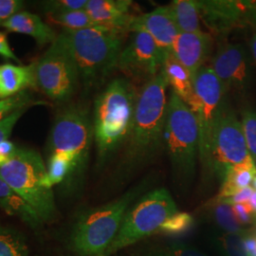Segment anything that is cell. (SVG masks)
I'll list each match as a JSON object with an SVG mask.
<instances>
[{
	"label": "cell",
	"instance_id": "6da1fadb",
	"mask_svg": "<svg viewBox=\"0 0 256 256\" xmlns=\"http://www.w3.org/2000/svg\"><path fill=\"white\" fill-rule=\"evenodd\" d=\"M167 88L164 75L160 72L138 90L134 118L122 147L117 170L122 178L152 162L165 149Z\"/></svg>",
	"mask_w": 256,
	"mask_h": 256
},
{
	"label": "cell",
	"instance_id": "7a4b0ae2",
	"mask_svg": "<svg viewBox=\"0 0 256 256\" xmlns=\"http://www.w3.org/2000/svg\"><path fill=\"white\" fill-rule=\"evenodd\" d=\"M138 94L134 82L118 77L108 84L94 102L92 122L98 168L124 146L134 118Z\"/></svg>",
	"mask_w": 256,
	"mask_h": 256
},
{
	"label": "cell",
	"instance_id": "3957f363",
	"mask_svg": "<svg viewBox=\"0 0 256 256\" xmlns=\"http://www.w3.org/2000/svg\"><path fill=\"white\" fill-rule=\"evenodd\" d=\"M66 41L86 90L102 86L117 68L126 32L108 28L63 30Z\"/></svg>",
	"mask_w": 256,
	"mask_h": 256
},
{
	"label": "cell",
	"instance_id": "277c9868",
	"mask_svg": "<svg viewBox=\"0 0 256 256\" xmlns=\"http://www.w3.org/2000/svg\"><path fill=\"white\" fill-rule=\"evenodd\" d=\"M93 140V122L84 106L68 104L57 111L46 142V155L57 154L68 160L70 174L62 187L66 192L74 191L81 182Z\"/></svg>",
	"mask_w": 256,
	"mask_h": 256
},
{
	"label": "cell",
	"instance_id": "5b68a950",
	"mask_svg": "<svg viewBox=\"0 0 256 256\" xmlns=\"http://www.w3.org/2000/svg\"><path fill=\"white\" fill-rule=\"evenodd\" d=\"M147 188L144 180L119 198L82 212L70 236V248L76 256H104L119 232L130 206Z\"/></svg>",
	"mask_w": 256,
	"mask_h": 256
},
{
	"label": "cell",
	"instance_id": "8992f818",
	"mask_svg": "<svg viewBox=\"0 0 256 256\" xmlns=\"http://www.w3.org/2000/svg\"><path fill=\"white\" fill-rule=\"evenodd\" d=\"M0 178L34 209L44 223L54 220V187L45 162L36 150L18 147L9 162L0 167Z\"/></svg>",
	"mask_w": 256,
	"mask_h": 256
},
{
	"label": "cell",
	"instance_id": "52a82bcc",
	"mask_svg": "<svg viewBox=\"0 0 256 256\" xmlns=\"http://www.w3.org/2000/svg\"><path fill=\"white\" fill-rule=\"evenodd\" d=\"M164 146L176 178L189 182L200 158V129L189 106L173 92L167 106Z\"/></svg>",
	"mask_w": 256,
	"mask_h": 256
},
{
	"label": "cell",
	"instance_id": "ba28073f",
	"mask_svg": "<svg viewBox=\"0 0 256 256\" xmlns=\"http://www.w3.org/2000/svg\"><path fill=\"white\" fill-rule=\"evenodd\" d=\"M32 64L34 88L60 104L74 97L81 84L80 76L62 32Z\"/></svg>",
	"mask_w": 256,
	"mask_h": 256
},
{
	"label": "cell",
	"instance_id": "9c48e42d",
	"mask_svg": "<svg viewBox=\"0 0 256 256\" xmlns=\"http://www.w3.org/2000/svg\"><path fill=\"white\" fill-rule=\"evenodd\" d=\"M176 212H178V207L166 189H156L142 196L128 209L117 236L104 256H111L120 250L155 234Z\"/></svg>",
	"mask_w": 256,
	"mask_h": 256
},
{
	"label": "cell",
	"instance_id": "30bf717a",
	"mask_svg": "<svg viewBox=\"0 0 256 256\" xmlns=\"http://www.w3.org/2000/svg\"><path fill=\"white\" fill-rule=\"evenodd\" d=\"M227 92L210 66H204L194 77V94L187 104L200 129V160L206 170L210 166L212 140L222 102Z\"/></svg>",
	"mask_w": 256,
	"mask_h": 256
},
{
	"label": "cell",
	"instance_id": "8fae6325",
	"mask_svg": "<svg viewBox=\"0 0 256 256\" xmlns=\"http://www.w3.org/2000/svg\"><path fill=\"white\" fill-rule=\"evenodd\" d=\"M254 162L248 150L241 120L225 98L220 106L212 133L210 169L222 178L230 167Z\"/></svg>",
	"mask_w": 256,
	"mask_h": 256
},
{
	"label": "cell",
	"instance_id": "7c38bea8",
	"mask_svg": "<svg viewBox=\"0 0 256 256\" xmlns=\"http://www.w3.org/2000/svg\"><path fill=\"white\" fill-rule=\"evenodd\" d=\"M119 56L117 68L132 82H146L162 72L165 55L146 32H132Z\"/></svg>",
	"mask_w": 256,
	"mask_h": 256
},
{
	"label": "cell",
	"instance_id": "4fadbf2b",
	"mask_svg": "<svg viewBox=\"0 0 256 256\" xmlns=\"http://www.w3.org/2000/svg\"><path fill=\"white\" fill-rule=\"evenodd\" d=\"M210 68L227 93L230 90H244L250 80V58L242 44L220 43Z\"/></svg>",
	"mask_w": 256,
	"mask_h": 256
},
{
	"label": "cell",
	"instance_id": "5bb4252c",
	"mask_svg": "<svg viewBox=\"0 0 256 256\" xmlns=\"http://www.w3.org/2000/svg\"><path fill=\"white\" fill-rule=\"evenodd\" d=\"M128 32H142L150 36L165 57L172 52L174 41L180 34L168 5L158 7L147 14L134 16Z\"/></svg>",
	"mask_w": 256,
	"mask_h": 256
},
{
	"label": "cell",
	"instance_id": "9a60e30c",
	"mask_svg": "<svg viewBox=\"0 0 256 256\" xmlns=\"http://www.w3.org/2000/svg\"><path fill=\"white\" fill-rule=\"evenodd\" d=\"M212 46V38L204 32L194 34L180 32L174 41L171 54L194 78L210 57Z\"/></svg>",
	"mask_w": 256,
	"mask_h": 256
},
{
	"label": "cell",
	"instance_id": "2e32d148",
	"mask_svg": "<svg viewBox=\"0 0 256 256\" xmlns=\"http://www.w3.org/2000/svg\"><path fill=\"white\" fill-rule=\"evenodd\" d=\"M129 0H88L86 12L95 26L117 30L128 34L133 14Z\"/></svg>",
	"mask_w": 256,
	"mask_h": 256
},
{
	"label": "cell",
	"instance_id": "e0dca14e",
	"mask_svg": "<svg viewBox=\"0 0 256 256\" xmlns=\"http://www.w3.org/2000/svg\"><path fill=\"white\" fill-rule=\"evenodd\" d=\"M203 0L198 1L200 18L212 32L221 34L236 25L243 14L244 2Z\"/></svg>",
	"mask_w": 256,
	"mask_h": 256
},
{
	"label": "cell",
	"instance_id": "ac0fdd59",
	"mask_svg": "<svg viewBox=\"0 0 256 256\" xmlns=\"http://www.w3.org/2000/svg\"><path fill=\"white\" fill-rule=\"evenodd\" d=\"M2 28L12 32H18L32 37L39 46L54 43L58 34L43 19L36 14L20 10L2 24Z\"/></svg>",
	"mask_w": 256,
	"mask_h": 256
},
{
	"label": "cell",
	"instance_id": "d6986e66",
	"mask_svg": "<svg viewBox=\"0 0 256 256\" xmlns=\"http://www.w3.org/2000/svg\"><path fill=\"white\" fill-rule=\"evenodd\" d=\"M0 209L38 232L44 222L34 209L0 178Z\"/></svg>",
	"mask_w": 256,
	"mask_h": 256
},
{
	"label": "cell",
	"instance_id": "ffe728a7",
	"mask_svg": "<svg viewBox=\"0 0 256 256\" xmlns=\"http://www.w3.org/2000/svg\"><path fill=\"white\" fill-rule=\"evenodd\" d=\"M32 88H34V64H0V100L10 98Z\"/></svg>",
	"mask_w": 256,
	"mask_h": 256
},
{
	"label": "cell",
	"instance_id": "44dd1931",
	"mask_svg": "<svg viewBox=\"0 0 256 256\" xmlns=\"http://www.w3.org/2000/svg\"><path fill=\"white\" fill-rule=\"evenodd\" d=\"M162 72L172 92L188 104L194 94V78L190 72L171 54L165 57Z\"/></svg>",
	"mask_w": 256,
	"mask_h": 256
},
{
	"label": "cell",
	"instance_id": "7402d4cb",
	"mask_svg": "<svg viewBox=\"0 0 256 256\" xmlns=\"http://www.w3.org/2000/svg\"><path fill=\"white\" fill-rule=\"evenodd\" d=\"M256 176L254 162L229 168L222 176V185L216 200H226L250 186Z\"/></svg>",
	"mask_w": 256,
	"mask_h": 256
},
{
	"label": "cell",
	"instance_id": "603a6c76",
	"mask_svg": "<svg viewBox=\"0 0 256 256\" xmlns=\"http://www.w3.org/2000/svg\"><path fill=\"white\" fill-rule=\"evenodd\" d=\"M169 10L180 32H202L200 12L198 0H174Z\"/></svg>",
	"mask_w": 256,
	"mask_h": 256
},
{
	"label": "cell",
	"instance_id": "cb8c5ba5",
	"mask_svg": "<svg viewBox=\"0 0 256 256\" xmlns=\"http://www.w3.org/2000/svg\"><path fill=\"white\" fill-rule=\"evenodd\" d=\"M0 256H28L26 239L16 230L0 224Z\"/></svg>",
	"mask_w": 256,
	"mask_h": 256
},
{
	"label": "cell",
	"instance_id": "d4e9b609",
	"mask_svg": "<svg viewBox=\"0 0 256 256\" xmlns=\"http://www.w3.org/2000/svg\"><path fill=\"white\" fill-rule=\"evenodd\" d=\"M46 16L50 22L61 26L63 30H79L88 28L95 27V24L92 22L86 10H72L63 14H50Z\"/></svg>",
	"mask_w": 256,
	"mask_h": 256
},
{
	"label": "cell",
	"instance_id": "484cf974",
	"mask_svg": "<svg viewBox=\"0 0 256 256\" xmlns=\"http://www.w3.org/2000/svg\"><path fill=\"white\" fill-rule=\"evenodd\" d=\"M38 104H46V102L36 100L30 90H24L10 98L0 100V122L18 110H28Z\"/></svg>",
	"mask_w": 256,
	"mask_h": 256
},
{
	"label": "cell",
	"instance_id": "4316f807",
	"mask_svg": "<svg viewBox=\"0 0 256 256\" xmlns=\"http://www.w3.org/2000/svg\"><path fill=\"white\" fill-rule=\"evenodd\" d=\"M46 171L52 187L61 186L68 182L70 174V164L63 156L57 154L46 155Z\"/></svg>",
	"mask_w": 256,
	"mask_h": 256
},
{
	"label": "cell",
	"instance_id": "83f0119b",
	"mask_svg": "<svg viewBox=\"0 0 256 256\" xmlns=\"http://www.w3.org/2000/svg\"><path fill=\"white\" fill-rule=\"evenodd\" d=\"M212 214L216 223L228 234H240L242 232V226L234 216L232 206L227 202L216 200L212 207Z\"/></svg>",
	"mask_w": 256,
	"mask_h": 256
},
{
	"label": "cell",
	"instance_id": "f1b7e54d",
	"mask_svg": "<svg viewBox=\"0 0 256 256\" xmlns=\"http://www.w3.org/2000/svg\"><path fill=\"white\" fill-rule=\"evenodd\" d=\"M194 226V218L187 212H176L165 221L156 232L167 236H182L190 232Z\"/></svg>",
	"mask_w": 256,
	"mask_h": 256
},
{
	"label": "cell",
	"instance_id": "f546056e",
	"mask_svg": "<svg viewBox=\"0 0 256 256\" xmlns=\"http://www.w3.org/2000/svg\"><path fill=\"white\" fill-rule=\"evenodd\" d=\"M241 124L248 150L254 160L256 158V111L252 108H245L241 113Z\"/></svg>",
	"mask_w": 256,
	"mask_h": 256
},
{
	"label": "cell",
	"instance_id": "4dcf8cb0",
	"mask_svg": "<svg viewBox=\"0 0 256 256\" xmlns=\"http://www.w3.org/2000/svg\"><path fill=\"white\" fill-rule=\"evenodd\" d=\"M88 1V0H48L42 2V7L46 16H50L86 10Z\"/></svg>",
	"mask_w": 256,
	"mask_h": 256
},
{
	"label": "cell",
	"instance_id": "1f68e13d",
	"mask_svg": "<svg viewBox=\"0 0 256 256\" xmlns=\"http://www.w3.org/2000/svg\"><path fill=\"white\" fill-rule=\"evenodd\" d=\"M220 241L227 256H248L244 238L240 234L227 232L221 238Z\"/></svg>",
	"mask_w": 256,
	"mask_h": 256
},
{
	"label": "cell",
	"instance_id": "d6a6232c",
	"mask_svg": "<svg viewBox=\"0 0 256 256\" xmlns=\"http://www.w3.org/2000/svg\"><path fill=\"white\" fill-rule=\"evenodd\" d=\"M24 7L25 4L21 0H0V27Z\"/></svg>",
	"mask_w": 256,
	"mask_h": 256
},
{
	"label": "cell",
	"instance_id": "836d02e7",
	"mask_svg": "<svg viewBox=\"0 0 256 256\" xmlns=\"http://www.w3.org/2000/svg\"><path fill=\"white\" fill-rule=\"evenodd\" d=\"M27 110H18L0 122V142L7 140L9 138L16 124H18V122L25 114Z\"/></svg>",
	"mask_w": 256,
	"mask_h": 256
},
{
	"label": "cell",
	"instance_id": "e575fe53",
	"mask_svg": "<svg viewBox=\"0 0 256 256\" xmlns=\"http://www.w3.org/2000/svg\"><path fill=\"white\" fill-rule=\"evenodd\" d=\"M232 210L234 212L236 218H238V222L241 224V226L252 223L254 218H256L248 202L232 205Z\"/></svg>",
	"mask_w": 256,
	"mask_h": 256
},
{
	"label": "cell",
	"instance_id": "d590c367",
	"mask_svg": "<svg viewBox=\"0 0 256 256\" xmlns=\"http://www.w3.org/2000/svg\"><path fill=\"white\" fill-rule=\"evenodd\" d=\"M18 147L9 140L0 142V167L6 164L16 155Z\"/></svg>",
	"mask_w": 256,
	"mask_h": 256
},
{
	"label": "cell",
	"instance_id": "8d00e7d4",
	"mask_svg": "<svg viewBox=\"0 0 256 256\" xmlns=\"http://www.w3.org/2000/svg\"><path fill=\"white\" fill-rule=\"evenodd\" d=\"M254 192V189L252 186H248L244 189H242L241 191H239L238 194H236L234 196H230L229 198L226 200H224L227 202L230 205H236V204H240V203H247L250 202V196H252V194Z\"/></svg>",
	"mask_w": 256,
	"mask_h": 256
},
{
	"label": "cell",
	"instance_id": "74e56055",
	"mask_svg": "<svg viewBox=\"0 0 256 256\" xmlns=\"http://www.w3.org/2000/svg\"><path fill=\"white\" fill-rule=\"evenodd\" d=\"M0 55L7 60H12L18 63L20 62L18 56L12 52L10 46L7 34L3 32H0Z\"/></svg>",
	"mask_w": 256,
	"mask_h": 256
},
{
	"label": "cell",
	"instance_id": "f35d334b",
	"mask_svg": "<svg viewBox=\"0 0 256 256\" xmlns=\"http://www.w3.org/2000/svg\"><path fill=\"white\" fill-rule=\"evenodd\" d=\"M164 256H205L192 248L184 245H174L168 248V252Z\"/></svg>",
	"mask_w": 256,
	"mask_h": 256
},
{
	"label": "cell",
	"instance_id": "ab89813d",
	"mask_svg": "<svg viewBox=\"0 0 256 256\" xmlns=\"http://www.w3.org/2000/svg\"><path fill=\"white\" fill-rule=\"evenodd\" d=\"M244 245L248 256H256V236H248L244 238Z\"/></svg>",
	"mask_w": 256,
	"mask_h": 256
},
{
	"label": "cell",
	"instance_id": "60d3db41",
	"mask_svg": "<svg viewBox=\"0 0 256 256\" xmlns=\"http://www.w3.org/2000/svg\"><path fill=\"white\" fill-rule=\"evenodd\" d=\"M250 50H252V58L256 64V32L252 36L250 40Z\"/></svg>",
	"mask_w": 256,
	"mask_h": 256
},
{
	"label": "cell",
	"instance_id": "b9f144b4",
	"mask_svg": "<svg viewBox=\"0 0 256 256\" xmlns=\"http://www.w3.org/2000/svg\"><path fill=\"white\" fill-rule=\"evenodd\" d=\"M248 204L250 205V207H252V209L254 210V214H256V190H254L252 196H250Z\"/></svg>",
	"mask_w": 256,
	"mask_h": 256
},
{
	"label": "cell",
	"instance_id": "7bdbcfd3",
	"mask_svg": "<svg viewBox=\"0 0 256 256\" xmlns=\"http://www.w3.org/2000/svg\"><path fill=\"white\" fill-rule=\"evenodd\" d=\"M252 187H254V190H256V176L254 178V182H252Z\"/></svg>",
	"mask_w": 256,
	"mask_h": 256
},
{
	"label": "cell",
	"instance_id": "ee69618b",
	"mask_svg": "<svg viewBox=\"0 0 256 256\" xmlns=\"http://www.w3.org/2000/svg\"><path fill=\"white\" fill-rule=\"evenodd\" d=\"M254 164H256V160H254Z\"/></svg>",
	"mask_w": 256,
	"mask_h": 256
}]
</instances>
